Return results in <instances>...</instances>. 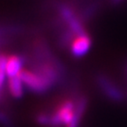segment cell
Here are the masks:
<instances>
[{"label":"cell","mask_w":127,"mask_h":127,"mask_svg":"<svg viewBox=\"0 0 127 127\" xmlns=\"http://www.w3.org/2000/svg\"><path fill=\"white\" fill-rule=\"evenodd\" d=\"M87 106H88V99L84 95H81L80 97H78V99L75 100L74 117L68 127H79V125L83 119V116L85 115Z\"/></svg>","instance_id":"cell-7"},{"label":"cell","mask_w":127,"mask_h":127,"mask_svg":"<svg viewBox=\"0 0 127 127\" xmlns=\"http://www.w3.org/2000/svg\"><path fill=\"white\" fill-rule=\"evenodd\" d=\"M124 72H125V74H126V76H127V63H126L125 67H124Z\"/></svg>","instance_id":"cell-12"},{"label":"cell","mask_w":127,"mask_h":127,"mask_svg":"<svg viewBox=\"0 0 127 127\" xmlns=\"http://www.w3.org/2000/svg\"><path fill=\"white\" fill-rule=\"evenodd\" d=\"M91 47H92V39L87 33H85L74 37V39L70 44L69 51L73 57L81 58L84 57L90 51Z\"/></svg>","instance_id":"cell-4"},{"label":"cell","mask_w":127,"mask_h":127,"mask_svg":"<svg viewBox=\"0 0 127 127\" xmlns=\"http://www.w3.org/2000/svg\"><path fill=\"white\" fill-rule=\"evenodd\" d=\"M6 60L7 55L0 52V90L4 91L7 76H6Z\"/></svg>","instance_id":"cell-9"},{"label":"cell","mask_w":127,"mask_h":127,"mask_svg":"<svg viewBox=\"0 0 127 127\" xmlns=\"http://www.w3.org/2000/svg\"><path fill=\"white\" fill-rule=\"evenodd\" d=\"M75 110V101L72 99H64L61 101L52 112L54 127H68L73 120Z\"/></svg>","instance_id":"cell-3"},{"label":"cell","mask_w":127,"mask_h":127,"mask_svg":"<svg viewBox=\"0 0 127 127\" xmlns=\"http://www.w3.org/2000/svg\"><path fill=\"white\" fill-rule=\"evenodd\" d=\"M95 83L104 96L114 103H121L125 100V93L122 88L108 75L100 72L95 76Z\"/></svg>","instance_id":"cell-2"},{"label":"cell","mask_w":127,"mask_h":127,"mask_svg":"<svg viewBox=\"0 0 127 127\" xmlns=\"http://www.w3.org/2000/svg\"><path fill=\"white\" fill-rule=\"evenodd\" d=\"M19 77L22 80L25 89L34 94H45L55 87L50 81L32 69L24 68L19 74Z\"/></svg>","instance_id":"cell-1"},{"label":"cell","mask_w":127,"mask_h":127,"mask_svg":"<svg viewBox=\"0 0 127 127\" xmlns=\"http://www.w3.org/2000/svg\"><path fill=\"white\" fill-rule=\"evenodd\" d=\"M0 127H15L13 119L2 109H0Z\"/></svg>","instance_id":"cell-10"},{"label":"cell","mask_w":127,"mask_h":127,"mask_svg":"<svg viewBox=\"0 0 127 127\" xmlns=\"http://www.w3.org/2000/svg\"><path fill=\"white\" fill-rule=\"evenodd\" d=\"M2 99H3V91L0 90V102L2 101Z\"/></svg>","instance_id":"cell-11"},{"label":"cell","mask_w":127,"mask_h":127,"mask_svg":"<svg viewBox=\"0 0 127 127\" xmlns=\"http://www.w3.org/2000/svg\"><path fill=\"white\" fill-rule=\"evenodd\" d=\"M6 88L9 95L14 99H21L25 93V86L19 76L7 78Z\"/></svg>","instance_id":"cell-6"},{"label":"cell","mask_w":127,"mask_h":127,"mask_svg":"<svg viewBox=\"0 0 127 127\" xmlns=\"http://www.w3.org/2000/svg\"><path fill=\"white\" fill-rule=\"evenodd\" d=\"M114 1H115V2H118V1H121V0H114Z\"/></svg>","instance_id":"cell-13"},{"label":"cell","mask_w":127,"mask_h":127,"mask_svg":"<svg viewBox=\"0 0 127 127\" xmlns=\"http://www.w3.org/2000/svg\"><path fill=\"white\" fill-rule=\"evenodd\" d=\"M25 59L17 54L7 55L6 60V76L7 78L19 76L21 71L24 69Z\"/></svg>","instance_id":"cell-5"},{"label":"cell","mask_w":127,"mask_h":127,"mask_svg":"<svg viewBox=\"0 0 127 127\" xmlns=\"http://www.w3.org/2000/svg\"><path fill=\"white\" fill-rule=\"evenodd\" d=\"M35 122L43 127H54L52 112H47V111L38 112L35 115Z\"/></svg>","instance_id":"cell-8"}]
</instances>
